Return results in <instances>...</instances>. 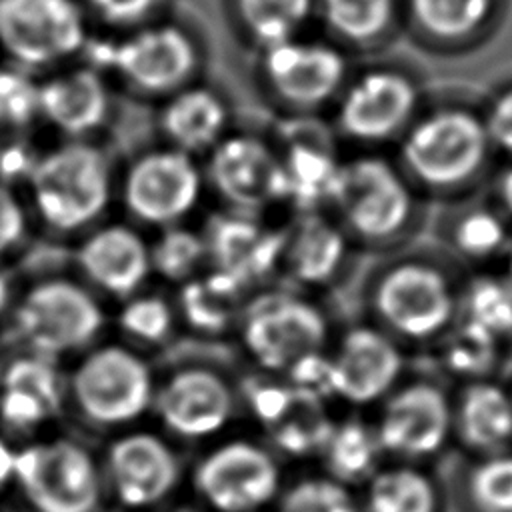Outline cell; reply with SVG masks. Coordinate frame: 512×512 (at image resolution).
I'll list each match as a JSON object with an SVG mask.
<instances>
[{"label":"cell","instance_id":"obj_1","mask_svg":"<svg viewBox=\"0 0 512 512\" xmlns=\"http://www.w3.org/2000/svg\"><path fill=\"white\" fill-rule=\"evenodd\" d=\"M390 152L428 204L482 194L498 164L482 122L480 94L466 86H430Z\"/></svg>","mask_w":512,"mask_h":512},{"label":"cell","instance_id":"obj_2","mask_svg":"<svg viewBox=\"0 0 512 512\" xmlns=\"http://www.w3.org/2000/svg\"><path fill=\"white\" fill-rule=\"evenodd\" d=\"M82 60L104 72L120 98L154 108L208 76L210 42L190 14L172 6L128 32H94Z\"/></svg>","mask_w":512,"mask_h":512},{"label":"cell","instance_id":"obj_3","mask_svg":"<svg viewBox=\"0 0 512 512\" xmlns=\"http://www.w3.org/2000/svg\"><path fill=\"white\" fill-rule=\"evenodd\" d=\"M118 154L110 140H44L20 186L32 226L80 238L116 206Z\"/></svg>","mask_w":512,"mask_h":512},{"label":"cell","instance_id":"obj_4","mask_svg":"<svg viewBox=\"0 0 512 512\" xmlns=\"http://www.w3.org/2000/svg\"><path fill=\"white\" fill-rule=\"evenodd\" d=\"M428 200L402 172L392 152L344 150L326 212L350 244L392 248L426 218Z\"/></svg>","mask_w":512,"mask_h":512},{"label":"cell","instance_id":"obj_5","mask_svg":"<svg viewBox=\"0 0 512 512\" xmlns=\"http://www.w3.org/2000/svg\"><path fill=\"white\" fill-rule=\"evenodd\" d=\"M428 82L406 58L356 60L326 122L344 150L390 152L420 112Z\"/></svg>","mask_w":512,"mask_h":512},{"label":"cell","instance_id":"obj_6","mask_svg":"<svg viewBox=\"0 0 512 512\" xmlns=\"http://www.w3.org/2000/svg\"><path fill=\"white\" fill-rule=\"evenodd\" d=\"M354 58L318 30L250 56V86L274 120L326 118Z\"/></svg>","mask_w":512,"mask_h":512},{"label":"cell","instance_id":"obj_7","mask_svg":"<svg viewBox=\"0 0 512 512\" xmlns=\"http://www.w3.org/2000/svg\"><path fill=\"white\" fill-rule=\"evenodd\" d=\"M208 200L202 160L152 140L118 158L116 206L142 230L186 224Z\"/></svg>","mask_w":512,"mask_h":512},{"label":"cell","instance_id":"obj_8","mask_svg":"<svg viewBox=\"0 0 512 512\" xmlns=\"http://www.w3.org/2000/svg\"><path fill=\"white\" fill-rule=\"evenodd\" d=\"M92 36L80 0H0V64L30 76L82 60Z\"/></svg>","mask_w":512,"mask_h":512},{"label":"cell","instance_id":"obj_9","mask_svg":"<svg viewBox=\"0 0 512 512\" xmlns=\"http://www.w3.org/2000/svg\"><path fill=\"white\" fill-rule=\"evenodd\" d=\"M202 168L208 196L222 210L266 218L272 210L288 208L284 168L270 130L234 126L202 158Z\"/></svg>","mask_w":512,"mask_h":512},{"label":"cell","instance_id":"obj_10","mask_svg":"<svg viewBox=\"0 0 512 512\" xmlns=\"http://www.w3.org/2000/svg\"><path fill=\"white\" fill-rule=\"evenodd\" d=\"M370 302L382 330L406 342L444 336L458 304L446 270L426 256H404L384 266Z\"/></svg>","mask_w":512,"mask_h":512},{"label":"cell","instance_id":"obj_11","mask_svg":"<svg viewBox=\"0 0 512 512\" xmlns=\"http://www.w3.org/2000/svg\"><path fill=\"white\" fill-rule=\"evenodd\" d=\"M66 388L88 424L120 428L152 408L156 382L138 352L122 344H100L78 358Z\"/></svg>","mask_w":512,"mask_h":512},{"label":"cell","instance_id":"obj_12","mask_svg":"<svg viewBox=\"0 0 512 512\" xmlns=\"http://www.w3.org/2000/svg\"><path fill=\"white\" fill-rule=\"evenodd\" d=\"M12 482L32 512H98L104 496V474L94 454L64 436L16 450Z\"/></svg>","mask_w":512,"mask_h":512},{"label":"cell","instance_id":"obj_13","mask_svg":"<svg viewBox=\"0 0 512 512\" xmlns=\"http://www.w3.org/2000/svg\"><path fill=\"white\" fill-rule=\"evenodd\" d=\"M16 336L32 354L58 360L92 344L104 328L98 300L70 278L32 284L12 312Z\"/></svg>","mask_w":512,"mask_h":512},{"label":"cell","instance_id":"obj_14","mask_svg":"<svg viewBox=\"0 0 512 512\" xmlns=\"http://www.w3.org/2000/svg\"><path fill=\"white\" fill-rule=\"evenodd\" d=\"M118 98L86 60L48 72L38 78V132L44 140H110Z\"/></svg>","mask_w":512,"mask_h":512},{"label":"cell","instance_id":"obj_15","mask_svg":"<svg viewBox=\"0 0 512 512\" xmlns=\"http://www.w3.org/2000/svg\"><path fill=\"white\" fill-rule=\"evenodd\" d=\"M328 320L310 300L272 292L248 304L242 322V344L266 372H288L300 358L324 350Z\"/></svg>","mask_w":512,"mask_h":512},{"label":"cell","instance_id":"obj_16","mask_svg":"<svg viewBox=\"0 0 512 512\" xmlns=\"http://www.w3.org/2000/svg\"><path fill=\"white\" fill-rule=\"evenodd\" d=\"M198 498L212 512H258L280 496L282 476L272 452L246 440L208 450L192 474Z\"/></svg>","mask_w":512,"mask_h":512},{"label":"cell","instance_id":"obj_17","mask_svg":"<svg viewBox=\"0 0 512 512\" xmlns=\"http://www.w3.org/2000/svg\"><path fill=\"white\" fill-rule=\"evenodd\" d=\"M510 0H402V38L434 58H462L496 38Z\"/></svg>","mask_w":512,"mask_h":512},{"label":"cell","instance_id":"obj_18","mask_svg":"<svg viewBox=\"0 0 512 512\" xmlns=\"http://www.w3.org/2000/svg\"><path fill=\"white\" fill-rule=\"evenodd\" d=\"M276 142L288 186V208L294 214L326 210L344 148L326 118L274 120Z\"/></svg>","mask_w":512,"mask_h":512},{"label":"cell","instance_id":"obj_19","mask_svg":"<svg viewBox=\"0 0 512 512\" xmlns=\"http://www.w3.org/2000/svg\"><path fill=\"white\" fill-rule=\"evenodd\" d=\"M382 452L420 460L438 454L452 434V404L428 380L396 386L382 402L374 426Z\"/></svg>","mask_w":512,"mask_h":512},{"label":"cell","instance_id":"obj_20","mask_svg":"<svg viewBox=\"0 0 512 512\" xmlns=\"http://www.w3.org/2000/svg\"><path fill=\"white\" fill-rule=\"evenodd\" d=\"M152 408L168 434L202 440L218 434L236 408L230 382L202 364L172 370L154 390Z\"/></svg>","mask_w":512,"mask_h":512},{"label":"cell","instance_id":"obj_21","mask_svg":"<svg viewBox=\"0 0 512 512\" xmlns=\"http://www.w3.org/2000/svg\"><path fill=\"white\" fill-rule=\"evenodd\" d=\"M102 474L122 508L146 510L166 500L176 488L180 462L166 438L134 430L108 444Z\"/></svg>","mask_w":512,"mask_h":512},{"label":"cell","instance_id":"obj_22","mask_svg":"<svg viewBox=\"0 0 512 512\" xmlns=\"http://www.w3.org/2000/svg\"><path fill=\"white\" fill-rule=\"evenodd\" d=\"M72 262L94 288L124 300L132 298L152 272L150 242L144 230L128 220L106 218L76 238Z\"/></svg>","mask_w":512,"mask_h":512},{"label":"cell","instance_id":"obj_23","mask_svg":"<svg viewBox=\"0 0 512 512\" xmlns=\"http://www.w3.org/2000/svg\"><path fill=\"white\" fill-rule=\"evenodd\" d=\"M152 110L156 140L200 160L236 126L232 96L208 76Z\"/></svg>","mask_w":512,"mask_h":512},{"label":"cell","instance_id":"obj_24","mask_svg":"<svg viewBox=\"0 0 512 512\" xmlns=\"http://www.w3.org/2000/svg\"><path fill=\"white\" fill-rule=\"evenodd\" d=\"M334 398L352 406L384 400L398 384L404 356L390 334L376 326H352L330 354Z\"/></svg>","mask_w":512,"mask_h":512},{"label":"cell","instance_id":"obj_25","mask_svg":"<svg viewBox=\"0 0 512 512\" xmlns=\"http://www.w3.org/2000/svg\"><path fill=\"white\" fill-rule=\"evenodd\" d=\"M202 236L214 270L248 288L280 264L286 228H272L266 218L220 210L208 218Z\"/></svg>","mask_w":512,"mask_h":512},{"label":"cell","instance_id":"obj_26","mask_svg":"<svg viewBox=\"0 0 512 512\" xmlns=\"http://www.w3.org/2000/svg\"><path fill=\"white\" fill-rule=\"evenodd\" d=\"M316 30L354 60L388 54L402 38V0H316Z\"/></svg>","mask_w":512,"mask_h":512},{"label":"cell","instance_id":"obj_27","mask_svg":"<svg viewBox=\"0 0 512 512\" xmlns=\"http://www.w3.org/2000/svg\"><path fill=\"white\" fill-rule=\"evenodd\" d=\"M230 38L250 56L316 30V0H218Z\"/></svg>","mask_w":512,"mask_h":512},{"label":"cell","instance_id":"obj_28","mask_svg":"<svg viewBox=\"0 0 512 512\" xmlns=\"http://www.w3.org/2000/svg\"><path fill=\"white\" fill-rule=\"evenodd\" d=\"M350 240L326 210L298 212L286 228L280 264L304 286L330 282L342 268Z\"/></svg>","mask_w":512,"mask_h":512},{"label":"cell","instance_id":"obj_29","mask_svg":"<svg viewBox=\"0 0 512 512\" xmlns=\"http://www.w3.org/2000/svg\"><path fill=\"white\" fill-rule=\"evenodd\" d=\"M452 432L474 454L508 452L512 444V394L488 378L466 382L452 406Z\"/></svg>","mask_w":512,"mask_h":512},{"label":"cell","instance_id":"obj_30","mask_svg":"<svg viewBox=\"0 0 512 512\" xmlns=\"http://www.w3.org/2000/svg\"><path fill=\"white\" fill-rule=\"evenodd\" d=\"M440 206L444 240L460 258L486 262L506 254L512 242V224L492 204L486 192Z\"/></svg>","mask_w":512,"mask_h":512},{"label":"cell","instance_id":"obj_31","mask_svg":"<svg viewBox=\"0 0 512 512\" xmlns=\"http://www.w3.org/2000/svg\"><path fill=\"white\" fill-rule=\"evenodd\" d=\"M246 290L240 280L220 270L194 276L180 290L182 316L202 334H222L234 322Z\"/></svg>","mask_w":512,"mask_h":512},{"label":"cell","instance_id":"obj_32","mask_svg":"<svg viewBox=\"0 0 512 512\" xmlns=\"http://www.w3.org/2000/svg\"><path fill=\"white\" fill-rule=\"evenodd\" d=\"M436 482L420 468L396 464L378 468L366 480L364 512H438Z\"/></svg>","mask_w":512,"mask_h":512},{"label":"cell","instance_id":"obj_33","mask_svg":"<svg viewBox=\"0 0 512 512\" xmlns=\"http://www.w3.org/2000/svg\"><path fill=\"white\" fill-rule=\"evenodd\" d=\"M320 454L324 456L328 476L348 486L366 482L380 468L378 458L382 448L374 426H368L358 418H346L338 424L334 422Z\"/></svg>","mask_w":512,"mask_h":512},{"label":"cell","instance_id":"obj_34","mask_svg":"<svg viewBox=\"0 0 512 512\" xmlns=\"http://www.w3.org/2000/svg\"><path fill=\"white\" fill-rule=\"evenodd\" d=\"M322 402L324 400L318 396L292 386V396L286 408L276 418V422L266 428L280 452L290 456L322 452L334 428V420L326 416Z\"/></svg>","mask_w":512,"mask_h":512},{"label":"cell","instance_id":"obj_35","mask_svg":"<svg viewBox=\"0 0 512 512\" xmlns=\"http://www.w3.org/2000/svg\"><path fill=\"white\" fill-rule=\"evenodd\" d=\"M204 258L208 254L202 230H194L188 224L160 230L156 240L150 242L152 272L164 280L186 282L194 278Z\"/></svg>","mask_w":512,"mask_h":512},{"label":"cell","instance_id":"obj_36","mask_svg":"<svg viewBox=\"0 0 512 512\" xmlns=\"http://www.w3.org/2000/svg\"><path fill=\"white\" fill-rule=\"evenodd\" d=\"M0 388L22 392L40 402L54 418L64 404V382L56 362L38 354H22L12 358L0 376Z\"/></svg>","mask_w":512,"mask_h":512},{"label":"cell","instance_id":"obj_37","mask_svg":"<svg viewBox=\"0 0 512 512\" xmlns=\"http://www.w3.org/2000/svg\"><path fill=\"white\" fill-rule=\"evenodd\" d=\"M498 356V338L470 320H462L452 332H448L442 344V360L446 370L456 376L482 380L494 366Z\"/></svg>","mask_w":512,"mask_h":512},{"label":"cell","instance_id":"obj_38","mask_svg":"<svg viewBox=\"0 0 512 512\" xmlns=\"http://www.w3.org/2000/svg\"><path fill=\"white\" fill-rule=\"evenodd\" d=\"M464 318L498 340L512 334V288L504 278L476 276L464 292Z\"/></svg>","mask_w":512,"mask_h":512},{"label":"cell","instance_id":"obj_39","mask_svg":"<svg viewBox=\"0 0 512 512\" xmlns=\"http://www.w3.org/2000/svg\"><path fill=\"white\" fill-rule=\"evenodd\" d=\"M466 494L476 512H512V454L482 456L468 472Z\"/></svg>","mask_w":512,"mask_h":512},{"label":"cell","instance_id":"obj_40","mask_svg":"<svg viewBox=\"0 0 512 512\" xmlns=\"http://www.w3.org/2000/svg\"><path fill=\"white\" fill-rule=\"evenodd\" d=\"M274 512H360V508L348 486L330 476H312L282 490Z\"/></svg>","mask_w":512,"mask_h":512},{"label":"cell","instance_id":"obj_41","mask_svg":"<svg viewBox=\"0 0 512 512\" xmlns=\"http://www.w3.org/2000/svg\"><path fill=\"white\" fill-rule=\"evenodd\" d=\"M94 32L122 34L174 6V0H80Z\"/></svg>","mask_w":512,"mask_h":512},{"label":"cell","instance_id":"obj_42","mask_svg":"<svg viewBox=\"0 0 512 512\" xmlns=\"http://www.w3.org/2000/svg\"><path fill=\"white\" fill-rule=\"evenodd\" d=\"M118 326L138 342L158 344L170 336L174 312L166 298L158 294H134L120 310Z\"/></svg>","mask_w":512,"mask_h":512},{"label":"cell","instance_id":"obj_43","mask_svg":"<svg viewBox=\"0 0 512 512\" xmlns=\"http://www.w3.org/2000/svg\"><path fill=\"white\" fill-rule=\"evenodd\" d=\"M480 112L498 162L512 160V76L480 94Z\"/></svg>","mask_w":512,"mask_h":512},{"label":"cell","instance_id":"obj_44","mask_svg":"<svg viewBox=\"0 0 512 512\" xmlns=\"http://www.w3.org/2000/svg\"><path fill=\"white\" fill-rule=\"evenodd\" d=\"M30 230L32 220L20 190L0 182V260L18 250Z\"/></svg>","mask_w":512,"mask_h":512},{"label":"cell","instance_id":"obj_45","mask_svg":"<svg viewBox=\"0 0 512 512\" xmlns=\"http://www.w3.org/2000/svg\"><path fill=\"white\" fill-rule=\"evenodd\" d=\"M486 196L512 224V160H500L488 180Z\"/></svg>","mask_w":512,"mask_h":512},{"label":"cell","instance_id":"obj_46","mask_svg":"<svg viewBox=\"0 0 512 512\" xmlns=\"http://www.w3.org/2000/svg\"><path fill=\"white\" fill-rule=\"evenodd\" d=\"M14 454L16 450L10 448V444L0 438V488L12 482V470H14Z\"/></svg>","mask_w":512,"mask_h":512},{"label":"cell","instance_id":"obj_47","mask_svg":"<svg viewBox=\"0 0 512 512\" xmlns=\"http://www.w3.org/2000/svg\"><path fill=\"white\" fill-rule=\"evenodd\" d=\"M10 298H12V286H10V280L8 276L0 270V312H4L10 304Z\"/></svg>","mask_w":512,"mask_h":512},{"label":"cell","instance_id":"obj_48","mask_svg":"<svg viewBox=\"0 0 512 512\" xmlns=\"http://www.w3.org/2000/svg\"><path fill=\"white\" fill-rule=\"evenodd\" d=\"M504 260H506V276H504V280L508 282V286L512 288V242H510V246H508V250H506V254H504Z\"/></svg>","mask_w":512,"mask_h":512},{"label":"cell","instance_id":"obj_49","mask_svg":"<svg viewBox=\"0 0 512 512\" xmlns=\"http://www.w3.org/2000/svg\"><path fill=\"white\" fill-rule=\"evenodd\" d=\"M178 512H190V510H178Z\"/></svg>","mask_w":512,"mask_h":512},{"label":"cell","instance_id":"obj_50","mask_svg":"<svg viewBox=\"0 0 512 512\" xmlns=\"http://www.w3.org/2000/svg\"><path fill=\"white\" fill-rule=\"evenodd\" d=\"M510 394H512V392H510Z\"/></svg>","mask_w":512,"mask_h":512}]
</instances>
